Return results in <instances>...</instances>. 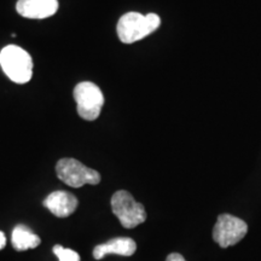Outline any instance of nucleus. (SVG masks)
I'll list each match as a JSON object with an SVG mask.
<instances>
[{
	"label": "nucleus",
	"mask_w": 261,
	"mask_h": 261,
	"mask_svg": "<svg viewBox=\"0 0 261 261\" xmlns=\"http://www.w3.org/2000/svg\"><path fill=\"white\" fill-rule=\"evenodd\" d=\"M161 24V18L156 14L142 15L139 12H127L117 22V35L123 44H133L154 33Z\"/></svg>",
	"instance_id": "nucleus-1"
},
{
	"label": "nucleus",
	"mask_w": 261,
	"mask_h": 261,
	"mask_svg": "<svg viewBox=\"0 0 261 261\" xmlns=\"http://www.w3.org/2000/svg\"><path fill=\"white\" fill-rule=\"evenodd\" d=\"M0 65L6 76L16 84L32 79L33 61L27 51L16 45H8L0 52Z\"/></svg>",
	"instance_id": "nucleus-2"
},
{
	"label": "nucleus",
	"mask_w": 261,
	"mask_h": 261,
	"mask_svg": "<svg viewBox=\"0 0 261 261\" xmlns=\"http://www.w3.org/2000/svg\"><path fill=\"white\" fill-rule=\"evenodd\" d=\"M112 210L125 228H135L146 220L144 205L126 190H119L113 195Z\"/></svg>",
	"instance_id": "nucleus-3"
},
{
	"label": "nucleus",
	"mask_w": 261,
	"mask_h": 261,
	"mask_svg": "<svg viewBox=\"0 0 261 261\" xmlns=\"http://www.w3.org/2000/svg\"><path fill=\"white\" fill-rule=\"evenodd\" d=\"M77 114L87 121H94L100 115L104 106V96L99 87L90 81H83L74 89Z\"/></svg>",
	"instance_id": "nucleus-4"
},
{
	"label": "nucleus",
	"mask_w": 261,
	"mask_h": 261,
	"mask_svg": "<svg viewBox=\"0 0 261 261\" xmlns=\"http://www.w3.org/2000/svg\"><path fill=\"white\" fill-rule=\"evenodd\" d=\"M57 177L71 188L84 185H97L100 182V174L94 169L86 167L75 159H61L56 165Z\"/></svg>",
	"instance_id": "nucleus-5"
},
{
	"label": "nucleus",
	"mask_w": 261,
	"mask_h": 261,
	"mask_svg": "<svg viewBox=\"0 0 261 261\" xmlns=\"http://www.w3.org/2000/svg\"><path fill=\"white\" fill-rule=\"evenodd\" d=\"M248 232V225L244 220L231 214H220L213 228V241L219 247L228 248L242 241Z\"/></svg>",
	"instance_id": "nucleus-6"
},
{
	"label": "nucleus",
	"mask_w": 261,
	"mask_h": 261,
	"mask_svg": "<svg viewBox=\"0 0 261 261\" xmlns=\"http://www.w3.org/2000/svg\"><path fill=\"white\" fill-rule=\"evenodd\" d=\"M16 10L22 17L42 19L56 14L58 2L57 0H18Z\"/></svg>",
	"instance_id": "nucleus-7"
},
{
	"label": "nucleus",
	"mask_w": 261,
	"mask_h": 261,
	"mask_svg": "<svg viewBox=\"0 0 261 261\" xmlns=\"http://www.w3.org/2000/svg\"><path fill=\"white\" fill-rule=\"evenodd\" d=\"M77 198L67 191H54L45 198L44 205L58 218H67L76 211Z\"/></svg>",
	"instance_id": "nucleus-8"
},
{
	"label": "nucleus",
	"mask_w": 261,
	"mask_h": 261,
	"mask_svg": "<svg viewBox=\"0 0 261 261\" xmlns=\"http://www.w3.org/2000/svg\"><path fill=\"white\" fill-rule=\"evenodd\" d=\"M137 250V243L129 237H117L109 242L94 247L93 257L96 260L103 259L108 254H116L122 256H132Z\"/></svg>",
	"instance_id": "nucleus-9"
},
{
	"label": "nucleus",
	"mask_w": 261,
	"mask_h": 261,
	"mask_svg": "<svg viewBox=\"0 0 261 261\" xmlns=\"http://www.w3.org/2000/svg\"><path fill=\"white\" fill-rule=\"evenodd\" d=\"M12 247L18 252H23V250L33 249L40 246L41 240L38 234L33 233L32 230L25 225H17L12 231L11 236Z\"/></svg>",
	"instance_id": "nucleus-10"
},
{
	"label": "nucleus",
	"mask_w": 261,
	"mask_h": 261,
	"mask_svg": "<svg viewBox=\"0 0 261 261\" xmlns=\"http://www.w3.org/2000/svg\"><path fill=\"white\" fill-rule=\"evenodd\" d=\"M54 253L56 254L60 261H80V255L75 250L63 248L60 244L54 247Z\"/></svg>",
	"instance_id": "nucleus-11"
},
{
	"label": "nucleus",
	"mask_w": 261,
	"mask_h": 261,
	"mask_svg": "<svg viewBox=\"0 0 261 261\" xmlns=\"http://www.w3.org/2000/svg\"><path fill=\"white\" fill-rule=\"evenodd\" d=\"M166 261H187V260H185V257L182 256L181 254L172 253V254H169V255L167 256V259H166Z\"/></svg>",
	"instance_id": "nucleus-12"
},
{
	"label": "nucleus",
	"mask_w": 261,
	"mask_h": 261,
	"mask_svg": "<svg viewBox=\"0 0 261 261\" xmlns=\"http://www.w3.org/2000/svg\"><path fill=\"white\" fill-rule=\"evenodd\" d=\"M5 244H6V237H5L4 232H3V231H0V250L5 247Z\"/></svg>",
	"instance_id": "nucleus-13"
}]
</instances>
